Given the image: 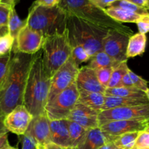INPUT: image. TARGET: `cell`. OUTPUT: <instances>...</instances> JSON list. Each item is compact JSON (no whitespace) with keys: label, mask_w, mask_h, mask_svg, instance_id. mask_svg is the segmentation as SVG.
Segmentation results:
<instances>
[{"label":"cell","mask_w":149,"mask_h":149,"mask_svg":"<svg viewBox=\"0 0 149 149\" xmlns=\"http://www.w3.org/2000/svg\"><path fill=\"white\" fill-rule=\"evenodd\" d=\"M89 1H91L93 4L99 7V8L105 10V9L110 7L112 3L115 2L117 0H89Z\"/></svg>","instance_id":"cell-39"},{"label":"cell","mask_w":149,"mask_h":149,"mask_svg":"<svg viewBox=\"0 0 149 149\" xmlns=\"http://www.w3.org/2000/svg\"><path fill=\"white\" fill-rule=\"evenodd\" d=\"M27 25L45 36L63 33L67 29V15L58 6L45 7L34 2L29 10Z\"/></svg>","instance_id":"cell-5"},{"label":"cell","mask_w":149,"mask_h":149,"mask_svg":"<svg viewBox=\"0 0 149 149\" xmlns=\"http://www.w3.org/2000/svg\"><path fill=\"white\" fill-rule=\"evenodd\" d=\"M19 137L21 143L22 149H39L35 141L27 134Z\"/></svg>","instance_id":"cell-38"},{"label":"cell","mask_w":149,"mask_h":149,"mask_svg":"<svg viewBox=\"0 0 149 149\" xmlns=\"http://www.w3.org/2000/svg\"><path fill=\"white\" fill-rule=\"evenodd\" d=\"M120 63L111 58L103 50H101L95 54L90 59V62L88 64L89 68H92L94 71L101 69V68H108V67H115Z\"/></svg>","instance_id":"cell-24"},{"label":"cell","mask_w":149,"mask_h":149,"mask_svg":"<svg viewBox=\"0 0 149 149\" xmlns=\"http://www.w3.org/2000/svg\"><path fill=\"white\" fill-rule=\"evenodd\" d=\"M70 45L67 29L63 33H56L45 37L42 47V58L47 73L51 77L71 57Z\"/></svg>","instance_id":"cell-6"},{"label":"cell","mask_w":149,"mask_h":149,"mask_svg":"<svg viewBox=\"0 0 149 149\" xmlns=\"http://www.w3.org/2000/svg\"><path fill=\"white\" fill-rule=\"evenodd\" d=\"M144 131H145V132H148V133H149V125H148V127H146V128H145V130H144Z\"/></svg>","instance_id":"cell-51"},{"label":"cell","mask_w":149,"mask_h":149,"mask_svg":"<svg viewBox=\"0 0 149 149\" xmlns=\"http://www.w3.org/2000/svg\"><path fill=\"white\" fill-rule=\"evenodd\" d=\"M99 126L112 121H140L149 122V103L102 111L98 115Z\"/></svg>","instance_id":"cell-8"},{"label":"cell","mask_w":149,"mask_h":149,"mask_svg":"<svg viewBox=\"0 0 149 149\" xmlns=\"http://www.w3.org/2000/svg\"><path fill=\"white\" fill-rule=\"evenodd\" d=\"M69 132H70L71 147H77L80 141L84 138L87 130L78 124L67 119Z\"/></svg>","instance_id":"cell-28"},{"label":"cell","mask_w":149,"mask_h":149,"mask_svg":"<svg viewBox=\"0 0 149 149\" xmlns=\"http://www.w3.org/2000/svg\"><path fill=\"white\" fill-rule=\"evenodd\" d=\"M8 145H10L8 142V135L7 133L3 134L0 136V149H3Z\"/></svg>","instance_id":"cell-42"},{"label":"cell","mask_w":149,"mask_h":149,"mask_svg":"<svg viewBox=\"0 0 149 149\" xmlns=\"http://www.w3.org/2000/svg\"><path fill=\"white\" fill-rule=\"evenodd\" d=\"M99 149H116L115 146H114L113 143L112 142H109L108 143H105V145H103L102 146H101Z\"/></svg>","instance_id":"cell-47"},{"label":"cell","mask_w":149,"mask_h":149,"mask_svg":"<svg viewBox=\"0 0 149 149\" xmlns=\"http://www.w3.org/2000/svg\"><path fill=\"white\" fill-rule=\"evenodd\" d=\"M75 84L78 91L93 92L105 94L106 89L99 83L96 71L88 65L79 68Z\"/></svg>","instance_id":"cell-15"},{"label":"cell","mask_w":149,"mask_h":149,"mask_svg":"<svg viewBox=\"0 0 149 149\" xmlns=\"http://www.w3.org/2000/svg\"><path fill=\"white\" fill-rule=\"evenodd\" d=\"M11 54L5 55L0 58V90L2 87L6 77H7V72H8L9 64H10Z\"/></svg>","instance_id":"cell-33"},{"label":"cell","mask_w":149,"mask_h":149,"mask_svg":"<svg viewBox=\"0 0 149 149\" xmlns=\"http://www.w3.org/2000/svg\"><path fill=\"white\" fill-rule=\"evenodd\" d=\"M20 0H1V3H4V4H7V5L10 6L11 7H15Z\"/></svg>","instance_id":"cell-44"},{"label":"cell","mask_w":149,"mask_h":149,"mask_svg":"<svg viewBox=\"0 0 149 149\" xmlns=\"http://www.w3.org/2000/svg\"><path fill=\"white\" fill-rule=\"evenodd\" d=\"M27 24L26 18L25 20H20L19 16L18 15L15 7H12L10 10V15H9L8 19V27L9 33L15 39L16 36H18L20 31Z\"/></svg>","instance_id":"cell-25"},{"label":"cell","mask_w":149,"mask_h":149,"mask_svg":"<svg viewBox=\"0 0 149 149\" xmlns=\"http://www.w3.org/2000/svg\"><path fill=\"white\" fill-rule=\"evenodd\" d=\"M121 87H130V88L134 87V84H133L132 81H131V78H130L129 74L128 72L123 77L122 80H121Z\"/></svg>","instance_id":"cell-41"},{"label":"cell","mask_w":149,"mask_h":149,"mask_svg":"<svg viewBox=\"0 0 149 149\" xmlns=\"http://www.w3.org/2000/svg\"><path fill=\"white\" fill-rule=\"evenodd\" d=\"M44 39L43 33L34 30L26 24L16 36L13 51L34 55L42 49Z\"/></svg>","instance_id":"cell-10"},{"label":"cell","mask_w":149,"mask_h":149,"mask_svg":"<svg viewBox=\"0 0 149 149\" xmlns=\"http://www.w3.org/2000/svg\"><path fill=\"white\" fill-rule=\"evenodd\" d=\"M3 149H18V148H15V147L11 146H10V145H8V146H6L5 148H4Z\"/></svg>","instance_id":"cell-49"},{"label":"cell","mask_w":149,"mask_h":149,"mask_svg":"<svg viewBox=\"0 0 149 149\" xmlns=\"http://www.w3.org/2000/svg\"><path fill=\"white\" fill-rule=\"evenodd\" d=\"M105 94L93 92L79 91L77 103L84 105L86 107L100 113L105 104Z\"/></svg>","instance_id":"cell-19"},{"label":"cell","mask_w":149,"mask_h":149,"mask_svg":"<svg viewBox=\"0 0 149 149\" xmlns=\"http://www.w3.org/2000/svg\"><path fill=\"white\" fill-rule=\"evenodd\" d=\"M80 67L76 65L71 58L51 77V88L48 103L57 95L70 87L75 82Z\"/></svg>","instance_id":"cell-9"},{"label":"cell","mask_w":149,"mask_h":149,"mask_svg":"<svg viewBox=\"0 0 149 149\" xmlns=\"http://www.w3.org/2000/svg\"><path fill=\"white\" fill-rule=\"evenodd\" d=\"M58 7L67 15L75 16L108 30H116L131 36L133 31L123 23L117 22L89 0H61Z\"/></svg>","instance_id":"cell-3"},{"label":"cell","mask_w":149,"mask_h":149,"mask_svg":"<svg viewBox=\"0 0 149 149\" xmlns=\"http://www.w3.org/2000/svg\"><path fill=\"white\" fill-rule=\"evenodd\" d=\"M65 149H77V148H75V147H68V148H65Z\"/></svg>","instance_id":"cell-52"},{"label":"cell","mask_w":149,"mask_h":149,"mask_svg":"<svg viewBox=\"0 0 149 149\" xmlns=\"http://www.w3.org/2000/svg\"><path fill=\"white\" fill-rule=\"evenodd\" d=\"M147 37L145 34L140 33H134L129 37L127 49V58H134L143 55L146 47Z\"/></svg>","instance_id":"cell-21"},{"label":"cell","mask_w":149,"mask_h":149,"mask_svg":"<svg viewBox=\"0 0 149 149\" xmlns=\"http://www.w3.org/2000/svg\"><path fill=\"white\" fill-rule=\"evenodd\" d=\"M67 29L71 46L81 45L91 58L102 50V41L109 31L70 15H67Z\"/></svg>","instance_id":"cell-4"},{"label":"cell","mask_w":149,"mask_h":149,"mask_svg":"<svg viewBox=\"0 0 149 149\" xmlns=\"http://www.w3.org/2000/svg\"><path fill=\"white\" fill-rule=\"evenodd\" d=\"M148 125V122L120 120L108 122L99 126V127L107 135L116 138L126 133L144 131Z\"/></svg>","instance_id":"cell-14"},{"label":"cell","mask_w":149,"mask_h":149,"mask_svg":"<svg viewBox=\"0 0 149 149\" xmlns=\"http://www.w3.org/2000/svg\"><path fill=\"white\" fill-rule=\"evenodd\" d=\"M51 77L43 65L42 49L34 57L23 95V106L33 116L45 113L51 88Z\"/></svg>","instance_id":"cell-2"},{"label":"cell","mask_w":149,"mask_h":149,"mask_svg":"<svg viewBox=\"0 0 149 149\" xmlns=\"http://www.w3.org/2000/svg\"><path fill=\"white\" fill-rule=\"evenodd\" d=\"M14 42L15 39L10 33L0 37V58L11 53Z\"/></svg>","instance_id":"cell-31"},{"label":"cell","mask_w":149,"mask_h":149,"mask_svg":"<svg viewBox=\"0 0 149 149\" xmlns=\"http://www.w3.org/2000/svg\"><path fill=\"white\" fill-rule=\"evenodd\" d=\"M9 33L8 27L7 26H0V37L4 36V35Z\"/></svg>","instance_id":"cell-48"},{"label":"cell","mask_w":149,"mask_h":149,"mask_svg":"<svg viewBox=\"0 0 149 149\" xmlns=\"http://www.w3.org/2000/svg\"><path fill=\"white\" fill-rule=\"evenodd\" d=\"M129 67L127 65V61L120 63L115 66L111 74L110 79L107 88H115L121 87V80L123 77L128 72Z\"/></svg>","instance_id":"cell-26"},{"label":"cell","mask_w":149,"mask_h":149,"mask_svg":"<svg viewBox=\"0 0 149 149\" xmlns=\"http://www.w3.org/2000/svg\"><path fill=\"white\" fill-rule=\"evenodd\" d=\"M113 68L114 67H108V68H101V69L95 71L99 83L105 89H107V87H108V83H109L110 79L111 74H112Z\"/></svg>","instance_id":"cell-32"},{"label":"cell","mask_w":149,"mask_h":149,"mask_svg":"<svg viewBox=\"0 0 149 149\" xmlns=\"http://www.w3.org/2000/svg\"><path fill=\"white\" fill-rule=\"evenodd\" d=\"M147 148H149V133L145 131H141L137 137L134 149Z\"/></svg>","instance_id":"cell-35"},{"label":"cell","mask_w":149,"mask_h":149,"mask_svg":"<svg viewBox=\"0 0 149 149\" xmlns=\"http://www.w3.org/2000/svg\"><path fill=\"white\" fill-rule=\"evenodd\" d=\"M105 13L108 16L113 19L114 20L119 23H134L138 20V19L141 17V15L137 14L131 11L124 10V9L119 8L115 7H108L105 9Z\"/></svg>","instance_id":"cell-22"},{"label":"cell","mask_w":149,"mask_h":149,"mask_svg":"<svg viewBox=\"0 0 149 149\" xmlns=\"http://www.w3.org/2000/svg\"><path fill=\"white\" fill-rule=\"evenodd\" d=\"M3 120H4V117H1V116H0V136L2 135L3 134H5L8 132L7 130L6 129V127H4Z\"/></svg>","instance_id":"cell-45"},{"label":"cell","mask_w":149,"mask_h":149,"mask_svg":"<svg viewBox=\"0 0 149 149\" xmlns=\"http://www.w3.org/2000/svg\"><path fill=\"white\" fill-rule=\"evenodd\" d=\"M12 7L7 4L0 2V26H7L9 15Z\"/></svg>","instance_id":"cell-37"},{"label":"cell","mask_w":149,"mask_h":149,"mask_svg":"<svg viewBox=\"0 0 149 149\" xmlns=\"http://www.w3.org/2000/svg\"><path fill=\"white\" fill-rule=\"evenodd\" d=\"M39 149H65L64 147H61L60 146L57 145V144L53 143L52 142H50L48 143L45 144V146L42 147H38Z\"/></svg>","instance_id":"cell-43"},{"label":"cell","mask_w":149,"mask_h":149,"mask_svg":"<svg viewBox=\"0 0 149 149\" xmlns=\"http://www.w3.org/2000/svg\"><path fill=\"white\" fill-rule=\"evenodd\" d=\"M147 149H149V148H147Z\"/></svg>","instance_id":"cell-55"},{"label":"cell","mask_w":149,"mask_h":149,"mask_svg":"<svg viewBox=\"0 0 149 149\" xmlns=\"http://www.w3.org/2000/svg\"><path fill=\"white\" fill-rule=\"evenodd\" d=\"M1 0H0V2H1Z\"/></svg>","instance_id":"cell-54"},{"label":"cell","mask_w":149,"mask_h":149,"mask_svg":"<svg viewBox=\"0 0 149 149\" xmlns=\"http://www.w3.org/2000/svg\"><path fill=\"white\" fill-rule=\"evenodd\" d=\"M105 95L115 96V97H126L134 99H148L145 93L133 87H119L115 88H107L105 92Z\"/></svg>","instance_id":"cell-23"},{"label":"cell","mask_w":149,"mask_h":149,"mask_svg":"<svg viewBox=\"0 0 149 149\" xmlns=\"http://www.w3.org/2000/svg\"><path fill=\"white\" fill-rule=\"evenodd\" d=\"M148 103H149L148 99L126 98V97L105 95V104H104L102 111L115 109V108L148 104Z\"/></svg>","instance_id":"cell-20"},{"label":"cell","mask_w":149,"mask_h":149,"mask_svg":"<svg viewBox=\"0 0 149 149\" xmlns=\"http://www.w3.org/2000/svg\"><path fill=\"white\" fill-rule=\"evenodd\" d=\"M126 1H129V2L132 3V4H134L137 6H140V7H145V3L144 0H126Z\"/></svg>","instance_id":"cell-46"},{"label":"cell","mask_w":149,"mask_h":149,"mask_svg":"<svg viewBox=\"0 0 149 149\" xmlns=\"http://www.w3.org/2000/svg\"><path fill=\"white\" fill-rule=\"evenodd\" d=\"M110 7H119V8L124 9V10H129V11H131L133 13H135L139 15H145L149 13L148 10L145 7H140L136 4H132V3L127 1L126 0H117L115 2L112 3Z\"/></svg>","instance_id":"cell-30"},{"label":"cell","mask_w":149,"mask_h":149,"mask_svg":"<svg viewBox=\"0 0 149 149\" xmlns=\"http://www.w3.org/2000/svg\"><path fill=\"white\" fill-rule=\"evenodd\" d=\"M26 134L35 141L38 147L51 142L50 120L45 113L34 116Z\"/></svg>","instance_id":"cell-13"},{"label":"cell","mask_w":149,"mask_h":149,"mask_svg":"<svg viewBox=\"0 0 149 149\" xmlns=\"http://www.w3.org/2000/svg\"><path fill=\"white\" fill-rule=\"evenodd\" d=\"M145 95H146V96H147V98H148V101H149V88L148 89L147 91L145 92Z\"/></svg>","instance_id":"cell-50"},{"label":"cell","mask_w":149,"mask_h":149,"mask_svg":"<svg viewBox=\"0 0 149 149\" xmlns=\"http://www.w3.org/2000/svg\"><path fill=\"white\" fill-rule=\"evenodd\" d=\"M115 138L107 135L100 127L89 129L84 138L76 148L77 149H99L109 142H113Z\"/></svg>","instance_id":"cell-17"},{"label":"cell","mask_w":149,"mask_h":149,"mask_svg":"<svg viewBox=\"0 0 149 149\" xmlns=\"http://www.w3.org/2000/svg\"><path fill=\"white\" fill-rule=\"evenodd\" d=\"M61 0H36L34 1L37 4L45 7H56L58 6Z\"/></svg>","instance_id":"cell-40"},{"label":"cell","mask_w":149,"mask_h":149,"mask_svg":"<svg viewBox=\"0 0 149 149\" xmlns=\"http://www.w3.org/2000/svg\"><path fill=\"white\" fill-rule=\"evenodd\" d=\"M147 1H148V0H144V1H145V3H146V2H147Z\"/></svg>","instance_id":"cell-53"},{"label":"cell","mask_w":149,"mask_h":149,"mask_svg":"<svg viewBox=\"0 0 149 149\" xmlns=\"http://www.w3.org/2000/svg\"><path fill=\"white\" fill-rule=\"evenodd\" d=\"M98 115V112L77 103L67 119L78 124L86 130L93 129L99 127Z\"/></svg>","instance_id":"cell-16"},{"label":"cell","mask_w":149,"mask_h":149,"mask_svg":"<svg viewBox=\"0 0 149 149\" xmlns=\"http://www.w3.org/2000/svg\"><path fill=\"white\" fill-rule=\"evenodd\" d=\"M72 47L71 57L76 65L80 67V65L83 63L86 62L91 59V56L89 55L86 49L81 45H76Z\"/></svg>","instance_id":"cell-29"},{"label":"cell","mask_w":149,"mask_h":149,"mask_svg":"<svg viewBox=\"0 0 149 149\" xmlns=\"http://www.w3.org/2000/svg\"><path fill=\"white\" fill-rule=\"evenodd\" d=\"M128 73L129 74V77L131 78V81H132L134 87L138 89V90H141V91L144 92V93H145L148 89L147 81H145L144 79H143L140 76L136 74L132 71H131L129 68L128 70Z\"/></svg>","instance_id":"cell-34"},{"label":"cell","mask_w":149,"mask_h":149,"mask_svg":"<svg viewBox=\"0 0 149 149\" xmlns=\"http://www.w3.org/2000/svg\"><path fill=\"white\" fill-rule=\"evenodd\" d=\"M131 36L116 30H109L102 41V50L117 62L127 61V49Z\"/></svg>","instance_id":"cell-11"},{"label":"cell","mask_w":149,"mask_h":149,"mask_svg":"<svg viewBox=\"0 0 149 149\" xmlns=\"http://www.w3.org/2000/svg\"><path fill=\"white\" fill-rule=\"evenodd\" d=\"M51 142L64 148L71 146L67 119L50 121Z\"/></svg>","instance_id":"cell-18"},{"label":"cell","mask_w":149,"mask_h":149,"mask_svg":"<svg viewBox=\"0 0 149 149\" xmlns=\"http://www.w3.org/2000/svg\"><path fill=\"white\" fill-rule=\"evenodd\" d=\"M34 55L12 50L8 72L0 90L1 117H4L18 106L23 104L25 87Z\"/></svg>","instance_id":"cell-1"},{"label":"cell","mask_w":149,"mask_h":149,"mask_svg":"<svg viewBox=\"0 0 149 149\" xmlns=\"http://www.w3.org/2000/svg\"><path fill=\"white\" fill-rule=\"evenodd\" d=\"M139 134L140 132L124 134L117 137L112 143L116 149H134Z\"/></svg>","instance_id":"cell-27"},{"label":"cell","mask_w":149,"mask_h":149,"mask_svg":"<svg viewBox=\"0 0 149 149\" xmlns=\"http://www.w3.org/2000/svg\"><path fill=\"white\" fill-rule=\"evenodd\" d=\"M79 91L75 82L47 103L45 113L50 121L67 119L77 103Z\"/></svg>","instance_id":"cell-7"},{"label":"cell","mask_w":149,"mask_h":149,"mask_svg":"<svg viewBox=\"0 0 149 149\" xmlns=\"http://www.w3.org/2000/svg\"><path fill=\"white\" fill-rule=\"evenodd\" d=\"M33 117L23 105H20L4 116L3 122L8 132L21 136L26 134Z\"/></svg>","instance_id":"cell-12"},{"label":"cell","mask_w":149,"mask_h":149,"mask_svg":"<svg viewBox=\"0 0 149 149\" xmlns=\"http://www.w3.org/2000/svg\"><path fill=\"white\" fill-rule=\"evenodd\" d=\"M139 33L146 34L149 32V13L143 15L136 22Z\"/></svg>","instance_id":"cell-36"}]
</instances>
